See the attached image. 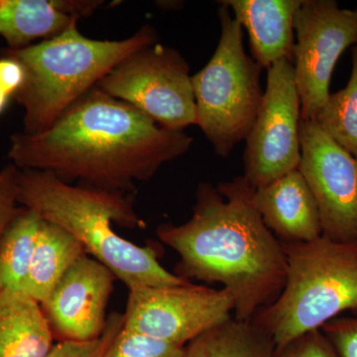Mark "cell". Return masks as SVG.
Instances as JSON below:
<instances>
[{"instance_id": "obj_1", "label": "cell", "mask_w": 357, "mask_h": 357, "mask_svg": "<svg viewBox=\"0 0 357 357\" xmlns=\"http://www.w3.org/2000/svg\"><path fill=\"white\" fill-rule=\"evenodd\" d=\"M194 138L161 128L128 103L91 89L39 134L10 138L7 158L20 170L128 192L191 149Z\"/></svg>"}, {"instance_id": "obj_22", "label": "cell", "mask_w": 357, "mask_h": 357, "mask_svg": "<svg viewBox=\"0 0 357 357\" xmlns=\"http://www.w3.org/2000/svg\"><path fill=\"white\" fill-rule=\"evenodd\" d=\"M123 326V314L114 312L107 318V328L102 337L89 342H59L53 345L46 357H103Z\"/></svg>"}, {"instance_id": "obj_19", "label": "cell", "mask_w": 357, "mask_h": 357, "mask_svg": "<svg viewBox=\"0 0 357 357\" xmlns=\"http://www.w3.org/2000/svg\"><path fill=\"white\" fill-rule=\"evenodd\" d=\"M42 218L24 208L0 239V291L22 290L38 241Z\"/></svg>"}, {"instance_id": "obj_13", "label": "cell", "mask_w": 357, "mask_h": 357, "mask_svg": "<svg viewBox=\"0 0 357 357\" xmlns=\"http://www.w3.org/2000/svg\"><path fill=\"white\" fill-rule=\"evenodd\" d=\"M253 199L263 222L281 243H310L323 236L316 199L298 169L255 189Z\"/></svg>"}, {"instance_id": "obj_25", "label": "cell", "mask_w": 357, "mask_h": 357, "mask_svg": "<svg viewBox=\"0 0 357 357\" xmlns=\"http://www.w3.org/2000/svg\"><path fill=\"white\" fill-rule=\"evenodd\" d=\"M340 357H357V316L337 317L321 328Z\"/></svg>"}, {"instance_id": "obj_20", "label": "cell", "mask_w": 357, "mask_h": 357, "mask_svg": "<svg viewBox=\"0 0 357 357\" xmlns=\"http://www.w3.org/2000/svg\"><path fill=\"white\" fill-rule=\"evenodd\" d=\"M314 121L332 139L357 159V46L352 49L351 73L345 88L331 93Z\"/></svg>"}, {"instance_id": "obj_15", "label": "cell", "mask_w": 357, "mask_h": 357, "mask_svg": "<svg viewBox=\"0 0 357 357\" xmlns=\"http://www.w3.org/2000/svg\"><path fill=\"white\" fill-rule=\"evenodd\" d=\"M54 338L38 302L20 291H0V357H46Z\"/></svg>"}, {"instance_id": "obj_10", "label": "cell", "mask_w": 357, "mask_h": 357, "mask_svg": "<svg viewBox=\"0 0 357 357\" xmlns=\"http://www.w3.org/2000/svg\"><path fill=\"white\" fill-rule=\"evenodd\" d=\"M234 301L225 289L195 285L142 287L129 291L126 330L185 347L231 317Z\"/></svg>"}, {"instance_id": "obj_24", "label": "cell", "mask_w": 357, "mask_h": 357, "mask_svg": "<svg viewBox=\"0 0 357 357\" xmlns=\"http://www.w3.org/2000/svg\"><path fill=\"white\" fill-rule=\"evenodd\" d=\"M274 357H340L321 330H314L291 340L275 352Z\"/></svg>"}, {"instance_id": "obj_11", "label": "cell", "mask_w": 357, "mask_h": 357, "mask_svg": "<svg viewBox=\"0 0 357 357\" xmlns=\"http://www.w3.org/2000/svg\"><path fill=\"white\" fill-rule=\"evenodd\" d=\"M300 140L298 170L316 199L323 236L357 243V159L314 121H301Z\"/></svg>"}, {"instance_id": "obj_2", "label": "cell", "mask_w": 357, "mask_h": 357, "mask_svg": "<svg viewBox=\"0 0 357 357\" xmlns=\"http://www.w3.org/2000/svg\"><path fill=\"white\" fill-rule=\"evenodd\" d=\"M243 176L213 187L201 183L191 218L163 223L160 241L178 255V276L222 285L234 318L252 321L280 295L287 276L283 244L268 229Z\"/></svg>"}, {"instance_id": "obj_4", "label": "cell", "mask_w": 357, "mask_h": 357, "mask_svg": "<svg viewBox=\"0 0 357 357\" xmlns=\"http://www.w3.org/2000/svg\"><path fill=\"white\" fill-rule=\"evenodd\" d=\"M77 21L38 44L0 53L24 70V83L14 96L24 109L22 132H44L124 59L158 40L151 26L119 41L93 40L79 32Z\"/></svg>"}, {"instance_id": "obj_3", "label": "cell", "mask_w": 357, "mask_h": 357, "mask_svg": "<svg viewBox=\"0 0 357 357\" xmlns=\"http://www.w3.org/2000/svg\"><path fill=\"white\" fill-rule=\"evenodd\" d=\"M18 201L76 237L86 255L109 268L128 291L190 282L165 269L151 246L137 245L115 231L114 225L129 229L144 227L131 195L73 185L46 171L20 170Z\"/></svg>"}, {"instance_id": "obj_12", "label": "cell", "mask_w": 357, "mask_h": 357, "mask_svg": "<svg viewBox=\"0 0 357 357\" xmlns=\"http://www.w3.org/2000/svg\"><path fill=\"white\" fill-rule=\"evenodd\" d=\"M115 280L109 268L86 253L82 256L41 305L54 337L60 342L102 337Z\"/></svg>"}, {"instance_id": "obj_17", "label": "cell", "mask_w": 357, "mask_h": 357, "mask_svg": "<svg viewBox=\"0 0 357 357\" xmlns=\"http://www.w3.org/2000/svg\"><path fill=\"white\" fill-rule=\"evenodd\" d=\"M72 20L52 0H0V36L11 50L25 48L37 39L52 38Z\"/></svg>"}, {"instance_id": "obj_30", "label": "cell", "mask_w": 357, "mask_h": 357, "mask_svg": "<svg viewBox=\"0 0 357 357\" xmlns=\"http://www.w3.org/2000/svg\"><path fill=\"white\" fill-rule=\"evenodd\" d=\"M356 46H357V43H356Z\"/></svg>"}, {"instance_id": "obj_7", "label": "cell", "mask_w": 357, "mask_h": 357, "mask_svg": "<svg viewBox=\"0 0 357 357\" xmlns=\"http://www.w3.org/2000/svg\"><path fill=\"white\" fill-rule=\"evenodd\" d=\"M96 88L128 103L161 128L183 131L196 126L189 63L180 52L158 42L124 59Z\"/></svg>"}, {"instance_id": "obj_23", "label": "cell", "mask_w": 357, "mask_h": 357, "mask_svg": "<svg viewBox=\"0 0 357 357\" xmlns=\"http://www.w3.org/2000/svg\"><path fill=\"white\" fill-rule=\"evenodd\" d=\"M20 169L9 163L0 170V239L7 227L24 210L18 201Z\"/></svg>"}, {"instance_id": "obj_18", "label": "cell", "mask_w": 357, "mask_h": 357, "mask_svg": "<svg viewBox=\"0 0 357 357\" xmlns=\"http://www.w3.org/2000/svg\"><path fill=\"white\" fill-rule=\"evenodd\" d=\"M273 340L255 321L225 319L194 338L184 357H274Z\"/></svg>"}, {"instance_id": "obj_21", "label": "cell", "mask_w": 357, "mask_h": 357, "mask_svg": "<svg viewBox=\"0 0 357 357\" xmlns=\"http://www.w3.org/2000/svg\"><path fill=\"white\" fill-rule=\"evenodd\" d=\"M185 347L122 328L103 357H184Z\"/></svg>"}, {"instance_id": "obj_26", "label": "cell", "mask_w": 357, "mask_h": 357, "mask_svg": "<svg viewBox=\"0 0 357 357\" xmlns=\"http://www.w3.org/2000/svg\"><path fill=\"white\" fill-rule=\"evenodd\" d=\"M25 74L22 66L13 59L0 57V89L14 98L24 83Z\"/></svg>"}, {"instance_id": "obj_8", "label": "cell", "mask_w": 357, "mask_h": 357, "mask_svg": "<svg viewBox=\"0 0 357 357\" xmlns=\"http://www.w3.org/2000/svg\"><path fill=\"white\" fill-rule=\"evenodd\" d=\"M293 68L302 121H314L331 95L338 59L357 43V13L335 0H303L294 20Z\"/></svg>"}, {"instance_id": "obj_9", "label": "cell", "mask_w": 357, "mask_h": 357, "mask_svg": "<svg viewBox=\"0 0 357 357\" xmlns=\"http://www.w3.org/2000/svg\"><path fill=\"white\" fill-rule=\"evenodd\" d=\"M267 72L262 103L243 154V177L255 189L297 170L301 160L302 116L293 63L279 61Z\"/></svg>"}, {"instance_id": "obj_27", "label": "cell", "mask_w": 357, "mask_h": 357, "mask_svg": "<svg viewBox=\"0 0 357 357\" xmlns=\"http://www.w3.org/2000/svg\"><path fill=\"white\" fill-rule=\"evenodd\" d=\"M60 13L77 20L89 17L103 6L102 0H52Z\"/></svg>"}, {"instance_id": "obj_5", "label": "cell", "mask_w": 357, "mask_h": 357, "mask_svg": "<svg viewBox=\"0 0 357 357\" xmlns=\"http://www.w3.org/2000/svg\"><path fill=\"white\" fill-rule=\"evenodd\" d=\"M287 276L274 302L253 321L273 340L276 351L296 337L321 330L344 312L357 316V243L321 236L303 243H283Z\"/></svg>"}, {"instance_id": "obj_28", "label": "cell", "mask_w": 357, "mask_h": 357, "mask_svg": "<svg viewBox=\"0 0 357 357\" xmlns=\"http://www.w3.org/2000/svg\"><path fill=\"white\" fill-rule=\"evenodd\" d=\"M10 98V96L6 95V93H3V91L0 89V114L6 110Z\"/></svg>"}, {"instance_id": "obj_6", "label": "cell", "mask_w": 357, "mask_h": 357, "mask_svg": "<svg viewBox=\"0 0 357 357\" xmlns=\"http://www.w3.org/2000/svg\"><path fill=\"white\" fill-rule=\"evenodd\" d=\"M220 36L208 64L192 76L197 122L218 156H229L252 128L264 91L261 66L244 49L243 29L227 6L218 8Z\"/></svg>"}, {"instance_id": "obj_16", "label": "cell", "mask_w": 357, "mask_h": 357, "mask_svg": "<svg viewBox=\"0 0 357 357\" xmlns=\"http://www.w3.org/2000/svg\"><path fill=\"white\" fill-rule=\"evenodd\" d=\"M84 255V246L62 227L42 220L29 273L21 292L43 304Z\"/></svg>"}, {"instance_id": "obj_29", "label": "cell", "mask_w": 357, "mask_h": 357, "mask_svg": "<svg viewBox=\"0 0 357 357\" xmlns=\"http://www.w3.org/2000/svg\"><path fill=\"white\" fill-rule=\"evenodd\" d=\"M356 13H357V8L356 9Z\"/></svg>"}, {"instance_id": "obj_14", "label": "cell", "mask_w": 357, "mask_h": 357, "mask_svg": "<svg viewBox=\"0 0 357 357\" xmlns=\"http://www.w3.org/2000/svg\"><path fill=\"white\" fill-rule=\"evenodd\" d=\"M303 0H222L234 20L246 30L251 57L269 69L281 60L292 62L294 20Z\"/></svg>"}]
</instances>
